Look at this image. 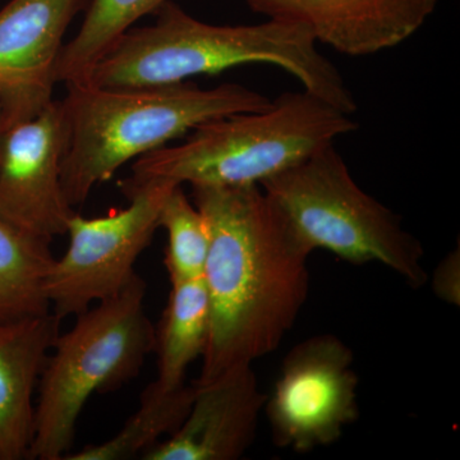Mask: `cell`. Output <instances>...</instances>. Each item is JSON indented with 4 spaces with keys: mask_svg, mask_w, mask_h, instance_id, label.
Masks as SVG:
<instances>
[{
    "mask_svg": "<svg viewBox=\"0 0 460 460\" xmlns=\"http://www.w3.org/2000/svg\"><path fill=\"white\" fill-rule=\"evenodd\" d=\"M168 0H89L77 35L60 51L57 83L83 84L115 41L133 23L155 13Z\"/></svg>",
    "mask_w": 460,
    "mask_h": 460,
    "instance_id": "e0dca14e",
    "label": "cell"
},
{
    "mask_svg": "<svg viewBox=\"0 0 460 460\" xmlns=\"http://www.w3.org/2000/svg\"><path fill=\"white\" fill-rule=\"evenodd\" d=\"M181 428L146 453L145 460H237L252 447L266 394L252 365H238L205 384Z\"/></svg>",
    "mask_w": 460,
    "mask_h": 460,
    "instance_id": "7c38bea8",
    "label": "cell"
},
{
    "mask_svg": "<svg viewBox=\"0 0 460 460\" xmlns=\"http://www.w3.org/2000/svg\"><path fill=\"white\" fill-rule=\"evenodd\" d=\"M86 0H11L0 11V104L7 128L53 102L63 38Z\"/></svg>",
    "mask_w": 460,
    "mask_h": 460,
    "instance_id": "30bf717a",
    "label": "cell"
},
{
    "mask_svg": "<svg viewBox=\"0 0 460 460\" xmlns=\"http://www.w3.org/2000/svg\"><path fill=\"white\" fill-rule=\"evenodd\" d=\"M260 187L313 252L323 248L353 265L381 263L414 289L428 281L419 239L356 183L334 144Z\"/></svg>",
    "mask_w": 460,
    "mask_h": 460,
    "instance_id": "8992f818",
    "label": "cell"
},
{
    "mask_svg": "<svg viewBox=\"0 0 460 460\" xmlns=\"http://www.w3.org/2000/svg\"><path fill=\"white\" fill-rule=\"evenodd\" d=\"M54 260L50 242L0 220V323L51 313L45 284Z\"/></svg>",
    "mask_w": 460,
    "mask_h": 460,
    "instance_id": "9a60e30c",
    "label": "cell"
},
{
    "mask_svg": "<svg viewBox=\"0 0 460 460\" xmlns=\"http://www.w3.org/2000/svg\"><path fill=\"white\" fill-rule=\"evenodd\" d=\"M432 290L445 304L460 305L459 246L438 263L432 278Z\"/></svg>",
    "mask_w": 460,
    "mask_h": 460,
    "instance_id": "d6986e66",
    "label": "cell"
},
{
    "mask_svg": "<svg viewBox=\"0 0 460 460\" xmlns=\"http://www.w3.org/2000/svg\"><path fill=\"white\" fill-rule=\"evenodd\" d=\"M7 123H5L4 111L0 104V151H2L3 142H4L5 133H7Z\"/></svg>",
    "mask_w": 460,
    "mask_h": 460,
    "instance_id": "ffe728a7",
    "label": "cell"
},
{
    "mask_svg": "<svg viewBox=\"0 0 460 460\" xmlns=\"http://www.w3.org/2000/svg\"><path fill=\"white\" fill-rule=\"evenodd\" d=\"M175 184L151 183L124 193L129 205L102 217L72 215L69 244L54 260L45 292L60 320L111 298L135 277V263L159 229V215Z\"/></svg>",
    "mask_w": 460,
    "mask_h": 460,
    "instance_id": "52a82bcc",
    "label": "cell"
},
{
    "mask_svg": "<svg viewBox=\"0 0 460 460\" xmlns=\"http://www.w3.org/2000/svg\"><path fill=\"white\" fill-rule=\"evenodd\" d=\"M192 196L210 237V323L196 381L205 384L279 348L307 301L313 251L260 186L192 187Z\"/></svg>",
    "mask_w": 460,
    "mask_h": 460,
    "instance_id": "6da1fadb",
    "label": "cell"
},
{
    "mask_svg": "<svg viewBox=\"0 0 460 460\" xmlns=\"http://www.w3.org/2000/svg\"><path fill=\"white\" fill-rule=\"evenodd\" d=\"M269 20L305 27L316 42L349 57L392 49L434 13L438 0H243Z\"/></svg>",
    "mask_w": 460,
    "mask_h": 460,
    "instance_id": "8fae6325",
    "label": "cell"
},
{
    "mask_svg": "<svg viewBox=\"0 0 460 460\" xmlns=\"http://www.w3.org/2000/svg\"><path fill=\"white\" fill-rule=\"evenodd\" d=\"M353 363L352 349L332 334L289 350L263 407L275 447L305 454L337 443L359 417Z\"/></svg>",
    "mask_w": 460,
    "mask_h": 460,
    "instance_id": "ba28073f",
    "label": "cell"
},
{
    "mask_svg": "<svg viewBox=\"0 0 460 460\" xmlns=\"http://www.w3.org/2000/svg\"><path fill=\"white\" fill-rule=\"evenodd\" d=\"M62 187L72 208L126 163L166 146L208 120L265 111L270 100L238 84L201 89L189 81L153 87L66 84Z\"/></svg>",
    "mask_w": 460,
    "mask_h": 460,
    "instance_id": "3957f363",
    "label": "cell"
},
{
    "mask_svg": "<svg viewBox=\"0 0 460 460\" xmlns=\"http://www.w3.org/2000/svg\"><path fill=\"white\" fill-rule=\"evenodd\" d=\"M66 119L62 100L5 133L0 151V220L53 241L66 233L74 208L62 187Z\"/></svg>",
    "mask_w": 460,
    "mask_h": 460,
    "instance_id": "9c48e42d",
    "label": "cell"
},
{
    "mask_svg": "<svg viewBox=\"0 0 460 460\" xmlns=\"http://www.w3.org/2000/svg\"><path fill=\"white\" fill-rule=\"evenodd\" d=\"M172 290L155 328L156 383L166 389L183 385L187 368L205 352L208 338V293L202 278L171 281Z\"/></svg>",
    "mask_w": 460,
    "mask_h": 460,
    "instance_id": "5bb4252c",
    "label": "cell"
},
{
    "mask_svg": "<svg viewBox=\"0 0 460 460\" xmlns=\"http://www.w3.org/2000/svg\"><path fill=\"white\" fill-rule=\"evenodd\" d=\"M159 228H164L168 235L164 263L169 279L202 278L210 243L208 224L198 206L187 198L183 186H175L166 196Z\"/></svg>",
    "mask_w": 460,
    "mask_h": 460,
    "instance_id": "ac0fdd59",
    "label": "cell"
},
{
    "mask_svg": "<svg viewBox=\"0 0 460 460\" xmlns=\"http://www.w3.org/2000/svg\"><path fill=\"white\" fill-rule=\"evenodd\" d=\"M154 25L129 29L99 60L86 83L99 87H153L233 66L283 68L304 89L352 115L357 105L337 66L317 49L305 27L269 20L259 25L217 26L165 2Z\"/></svg>",
    "mask_w": 460,
    "mask_h": 460,
    "instance_id": "7a4b0ae2",
    "label": "cell"
},
{
    "mask_svg": "<svg viewBox=\"0 0 460 460\" xmlns=\"http://www.w3.org/2000/svg\"><path fill=\"white\" fill-rule=\"evenodd\" d=\"M56 314L0 323V460L29 459L42 370L60 332Z\"/></svg>",
    "mask_w": 460,
    "mask_h": 460,
    "instance_id": "4fadbf2b",
    "label": "cell"
},
{
    "mask_svg": "<svg viewBox=\"0 0 460 460\" xmlns=\"http://www.w3.org/2000/svg\"><path fill=\"white\" fill-rule=\"evenodd\" d=\"M146 283L137 274L118 295L75 316L58 335L38 385L29 459L63 460L90 396L107 394L137 376L155 348L145 310Z\"/></svg>",
    "mask_w": 460,
    "mask_h": 460,
    "instance_id": "5b68a950",
    "label": "cell"
},
{
    "mask_svg": "<svg viewBox=\"0 0 460 460\" xmlns=\"http://www.w3.org/2000/svg\"><path fill=\"white\" fill-rule=\"evenodd\" d=\"M357 127L350 114L305 89L283 93L265 111L208 120L181 144L135 160L120 190L151 183L261 186Z\"/></svg>",
    "mask_w": 460,
    "mask_h": 460,
    "instance_id": "277c9868",
    "label": "cell"
},
{
    "mask_svg": "<svg viewBox=\"0 0 460 460\" xmlns=\"http://www.w3.org/2000/svg\"><path fill=\"white\" fill-rule=\"evenodd\" d=\"M196 386L166 389L156 381L142 392L140 407L113 438L90 445L63 460H127L146 453L160 443L162 436H171L181 428L192 405Z\"/></svg>",
    "mask_w": 460,
    "mask_h": 460,
    "instance_id": "2e32d148",
    "label": "cell"
}]
</instances>
